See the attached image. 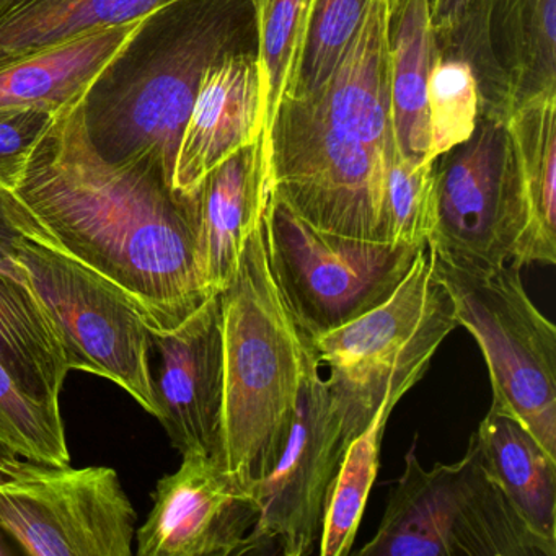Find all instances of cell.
Segmentation results:
<instances>
[{
  "mask_svg": "<svg viewBox=\"0 0 556 556\" xmlns=\"http://www.w3.org/2000/svg\"><path fill=\"white\" fill-rule=\"evenodd\" d=\"M15 232L122 289L151 330L170 331L211 298L198 268L197 198L152 155L109 162L79 102L54 113L24 177L4 191Z\"/></svg>",
  "mask_w": 556,
  "mask_h": 556,
  "instance_id": "1",
  "label": "cell"
},
{
  "mask_svg": "<svg viewBox=\"0 0 556 556\" xmlns=\"http://www.w3.org/2000/svg\"><path fill=\"white\" fill-rule=\"evenodd\" d=\"M389 71L346 58L330 79L286 93L266 138L269 190L315 229L389 242Z\"/></svg>",
  "mask_w": 556,
  "mask_h": 556,
  "instance_id": "2",
  "label": "cell"
},
{
  "mask_svg": "<svg viewBox=\"0 0 556 556\" xmlns=\"http://www.w3.org/2000/svg\"><path fill=\"white\" fill-rule=\"evenodd\" d=\"M240 53H258L253 0H170L155 9L80 100L93 148L116 164L152 155L172 185L204 73Z\"/></svg>",
  "mask_w": 556,
  "mask_h": 556,
  "instance_id": "3",
  "label": "cell"
},
{
  "mask_svg": "<svg viewBox=\"0 0 556 556\" xmlns=\"http://www.w3.org/2000/svg\"><path fill=\"white\" fill-rule=\"evenodd\" d=\"M219 301L224 400L216 462L255 491L281 457L302 382L317 361L273 279L263 216Z\"/></svg>",
  "mask_w": 556,
  "mask_h": 556,
  "instance_id": "4",
  "label": "cell"
},
{
  "mask_svg": "<svg viewBox=\"0 0 556 556\" xmlns=\"http://www.w3.org/2000/svg\"><path fill=\"white\" fill-rule=\"evenodd\" d=\"M361 556H556L520 519L484 460L477 435L455 464L426 470L416 445Z\"/></svg>",
  "mask_w": 556,
  "mask_h": 556,
  "instance_id": "5",
  "label": "cell"
},
{
  "mask_svg": "<svg viewBox=\"0 0 556 556\" xmlns=\"http://www.w3.org/2000/svg\"><path fill=\"white\" fill-rule=\"evenodd\" d=\"M457 327L454 302L426 243L386 302L312 338L343 416L346 444L369 425L389 393L413 389L426 376L435 351Z\"/></svg>",
  "mask_w": 556,
  "mask_h": 556,
  "instance_id": "6",
  "label": "cell"
},
{
  "mask_svg": "<svg viewBox=\"0 0 556 556\" xmlns=\"http://www.w3.org/2000/svg\"><path fill=\"white\" fill-rule=\"evenodd\" d=\"M431 256L458 327L483 353L491 406L516 418L556 457V328L527 294L520 268L509 262L460 268Z\"/></svg>",
  "mask_w": 556,
  "mask_h": 556,
  "instance_id": "7",
  "label": "cell"
},
{
  "mask_svg": "<svg viewBox=\"0 0 556 556\" xmlns=\"http://www.w3.org/2000/svg\"><path fill=\"white\" fill-rule=\"evenodd\" d=\"M263 233L273 279L308 340L386 302L426 245L324 232L271 190L263 211Z\"/></svg>",
  "mask_w": 556,
  "mask_h": 556,
  "instance_id": "8",
  "label": "cell"
},
{
  "mask_svg": "<svg viewBox=\"0 0 556 556\" xmlns=\"http://www.w3.org/2000/svg\"><path fill=\"white\" fill-rule=\"evenodd\" d=\"M17 262L63 334L73 369L105 377L157 418L144 315L112 282L21 236Z\"/></svg>",
  "mask_w": 556,
  "mask_h": 556,
  "instance_id": "9",
  "label": "cell"
},
{
  "mask_svg": "<svg viewBox=\"0 0 556 556\" xmlns=\"http://www.w3.org/2000/svg\"><path fill=\"white\" fill-rule=\"evenodd\" d=\"M135 506L109 467L22 460L0 478V530L31 556H131Z\"/></svg>",
  "mask_w": 556,
  "mask_h": 556,
  "instance_id": "10",
  "label": "cell"
},
{
  "mask_svg": "<svg viewBox=\"0 0 556 556\" xmlns=\"http://www.w3.org/2000/svg\"><path fill=\"white\" fill-rule=\"evenodd\" d=\"M522 227L519 165L506 119L481 116L473 135L434 161L429 250L460 268L509 262Z\"/></svg>",
  "mask_w": 556,
  "mask_h": 556,
  "instance_id": "11",
  "label": "cell"
},
{
  "mask_svg": "<svg viewBox=\"0 0 556 556\" xmlns=\"http://www.w3.org/2000/svg\"><path fill=\"white\" fill-rule=\"evenodd\" d=\"M346 448L343 416L317 361L302 382L281 457L255 488L260 516L237 556H304L320 539L328 491Z\"/></svg>",
  "mask_w": 556,
  "mask_h": 556,
  "instance_id": "12",
  "label": "cell"
},
{
  "mask_svg": "<svg viewBox=\"0 0 556 556\" xmlns=\"http://www.w3.org/2000/svg\"><path fill=\"white\" fill-rule=\"evenodd\" d=\"M439 56L473 71L481 116L506 119L556 93V0H470Z\"/></svg>",
  "mask_w": 556,
  "mask_h": 556,
  "instance_id": "13",
  "label": "cell"
},
{
  "mask_svg": "<svg viewBox=\"0 0 556 556\" xmlns=\"http://www.w3.org/2000/svg\"><path fill=\"white\" fill-rule=\"evenodd\" d=\"M151 514L136 529L139 556H237L260 516L255 491L213 457L185 454L152 493Z\"/></svg>",
  "mask_w": 556,
  "mask_h": 556,
  "instance_id": "14",
  "label": "cell"
},
{
  "mask_svg": "<svg viewBox=\"0 0 556 556\" xmlns=\"http://www.w3.org/2000/svg\"><path fill=\"white\" fill-rule=\"evenodd\" d=\"M151 338L161 357L154 379L159 421L181 455L216 460L224 400L219 294L211 295L174 330H151Z\"/></svg>",
  "mask_w": 556,
  "mask_h": 556,
  "instance_id": "15",
  "label": "cell"
},
{
  "mask_svg": "<svg viewBox=\"0 0 556 556\" xmlns=\"http://www.w3.org/2000/svg\"><path fill=\"white\" fill-rule=\"evenodd\" d=\"M258 53L224 58L204 73L184 126L172 187L193 194L203 178L263 136Z\"/></svg>",
  "mask_w": 556,
  "mask_h": 556,
  "instance_id": "16",
  "label": "cell"
},
{
  "mask_svg": "<svg viewBox=\"0 0 556 556\" xmlns=\"http://www.w3.org/2000/svg\"><path fill=\"white\" fill-rule=\"evenodd\" d=\"M268 194V155L263 136L213 168L194 191L198 268L207 294H219L232 281Z\"/></svg>",
  "mask_w": 556,
  "mask_h": 556,
  "instance_id": "17",
  "label": "cell"
},
{
  "mask_svg": "<svg viewBox=\"0 0 556 556\" xmlns=\"http://www.w3.org/2000/svg\"><path fill=\"white\" fill-rule=\"evenodd\" d=\"M519 165L522 227L510 252L517 268L556 263V93L507 118Z\"/></svg>",
  "mask_w": 556,
  "mask_h": 556,
  "instance_id": "18",
  "label": "cell"
},
{
  "mask_svg": "<svg viewBox=\"0 0 556 556\" xmlns=\"http://www.w3.org/2000/svg\"><path fill=\"white\" fill-rule=\"evenodd\" d=\"M141 21L93 31L0 66V109L56 113L79 102Z\"/></svg>",
  "mask_w": 556,
  "mask_h": 556,
  "instance_id": "19",
  "label": "cell"
},
{
  "mask_svg": "<svg viewBox=\"0 0 556 556\" xmlns=\"http://www.w3.org/2000/svg\"><path fill=\"white\" fill-rule=\"evenodd\" d=\"M389 8L390 118L403 157L429 162L428 83L439 60L428 0Z\"/></svg>",
  "mask_w": 556,
  "mask_h": 556,
  "instance_id": "20",
  "label": "cell"
},
{
  "mask_svg": "<svg viewBox=\"0 0 556 556\" xmlns=\"http://www.w3.org/2000/svg\"><path fill=\"white\" fill-rule=\"evenodd\" d=\"M0 363L31 399L60 409L73 370L63 334L27 282L0 273Z\"/></svg>",
  "mask_w": 556,
  "mask_h": 556,
  "instance_id": "21",
  "label": "cell"
},
{
  "mask_svg": "<svg viewBox=\"0 0 556 556\" xmlns=\"http://www.w3.org/2000/svg\"><path fill=\"white\" fill-rule=\"evenodd\" d=\"M478 442L494 480L526 526L556 548V457L516 418L490 406Z\"/></svg>",
  "mask_w": 556,
  "mask_h": 556,
  "instance_id": "22",
  "label": "cell"
},
{
  "mask_svg": "<svg viewBox=\"0 0 556 556\" xmlns=\"http://www.w3.org/2000/svg\"><path fill=\"white\" fill-rule=\"evenodd\" d=\"M170 0H0V66L141 21Z\"/></svg>",
  "mask_w": 556,
  "mask_h": 556,
  "instance_id": "23",
  "label": "cell"
},
{
  "mask_svg": "<svg viewBox=\"0 0 556 556\" xmlns=\"http://www.w3.org/2000/svg\"><path fill=\"white\" fill-rule=\"evenodd\" d=\"M400 387L383 399L369 425L346 444L328 491L321 522L320 555L344 556L353 548L370 490L379 471L383 432L396 403L409 392Z\"/></svg>",
  "mask_w": 556,
  "mask_h": 556,
  "instance_id": "24",
  "label": "cell"
},
{
  "mask_svg": "<svg viewBox=\"0 0 556 556\" xmlns=\"http://www.w3.org/2000/svg\"><path fill=\"white\" fill-rule=\"evenodd\" d=\"M314 0H253L262 76L263 138L301 66Z\"/></svg>",
  "mask_w": 556,
  "mask_h": 556,
  "instance_id": "25",
  "label": "cell"
},
{
  "mask_svg": "<svg viewBox=\"0 0 556 556\" xmlns=\"http://www.w3.org/2000/svg\"><path fill=\"white\" fill-rule=\"evenodd\" d=\"M0 447L22 460L71 465L61 409L51 408L18 387L0 363Z\"/></svg>",
  "mask_w": 556,
  "mask_h": 556,
  "instance_id": "26",
  "label": "cell"
},
{
  "mask_svg": "<svg viewBox=\"0 0 556 556\" xmlns=\"http://www.w3.org/2000/svg\"><path fill=\"white\" fill-rule=\"evenodd\" d=\"M480 115V92L471 67L460 58L439 56L428 83V161L467 141Z\"/></svg>",
  "mask_w": 556,
  "mask_h": 556,
  "instance_id": "27",
  "label": "cell"
},
{
  "mask_svg": "<svg viewBox=\"0 0 556 556\" xmlns=\"http://www.w3.org/2000/svg\"><path fill=\"white\" fill-rule=\"evenodd\" d=\"M389 242L422 245L434 224V162L403 157L392 135L386 181Z\"/></svg>",
  "mask_w": 556,
  "mask_h": 556,
  "instance_id": "28",
  "label": "cell"
},
{
  "mask_svg": "<svg viewBox=\"0 0 556 556\" xmlns=\"http://www.w3.org/2000/svg\"><path fill=\"white\" fill-rule=\"evenodd\" d=\"M367 5L369 0H314L298 77L286 93L311 92L327 83L356 35Z\"/></svg>",
  "mask_w": 556,
  "mask_h": 556,
  "instance_id": "29",
  "label": "cell"
},
{
  "mask_svg": "<svg viewBox=\"0 0 556 556\" xmlns=\"http://www.w3.org/2000/svg\"><path fill=\"white\" fill-rule=\"evenodd\" d=\"M53 118L47 110L0 109V190L17 187Z\"/></svg>",
  "mask_w": 556,
  "mask_h": 556,
  "instance_id": "30",
  "label": "cell"
},
{
  "mask_svg": "<svg viewBox=\"0 0 556 556\" xmlns=\"http://www.w3.org/2000/svg\"><path fill=\"white\" fill-rule=\"evenodd\" d=\"M470 0H428L435 40H442L455 30Z\"/></svg>",
  "mask_w": 556,
  "mask_h": 556,
  "instance_id": "31",
  "label": "cell"
},
{
  "mask_svg": "<svg viewBox=\"0 0 556 556\" xmlns=\"http://www.w3.org/2000/svg\"><path fill=\"white\" fill-rule=\"evenodd\" d=\"M21 233L15 232L8 224H0V273L27 282L24 268L17 262V242Z\"/></svg>",
  "mask_w": 556,
  "mask_h": 556,
  "instance_id": "32",
  "label": "cell"
},
{
  "mask_svg": "<svg viewBox=\"0 0 556 556\" xmlns=\"http://www.w3.org/2000/svg\"><path fill=\"white\" fill-rule=\"evenodd\" d=\"M22 458L15 457L11 452L4 451L0 447V478L8 477L12 471L17 470L21 465Z\"/></svg>",
  "mask_w": 556,
  "mask_h": 556,
  "instance_id": "33",
  "label": "cell"
},
{
  "mask_svg": "<svg viewBox=\"0 0 556 556\" xmlns=\"http://www.w3.org/2000/svg\"><path fill=\"white\" fill-rule=\"evenodd\" d=\"M0 555H21L17 546L11 542V539L2 530H0Z\"/></svg>",
  "mask_w": 556,
  "mask_h": 556,
  "instance_id": "34",
  "label": "cell"
},
{
  "mask_svg": "<svg viewBox=\"0 0 556 556\" xmlns=\"http://www.w3.org/2000/svg\"><path fill=\"white\" fill-rule=\"evenodd\" d=\"M0 224H8V226H11V224H9L8 216H5V194L2 190H0Z\"/></svg>",
  "mask_w": 556,
  "mask_h": 556,
  "instance_id": "35",
  "label": "cell"
},
{
  "mask_svg": "<svg viewBox=\"0 0 556 556\" xmlns=\"http://www.w3.org/2000/svg\"><path fill=\"white\" fill-rule=\"evenodd\" d=\"M393 0H387V5L392 4Z\"/></svg>",
  "mask_w": 556,
  "mask_h": 556,
  "instance_id": "36",
  "label": "cell"
}]
</instances>
